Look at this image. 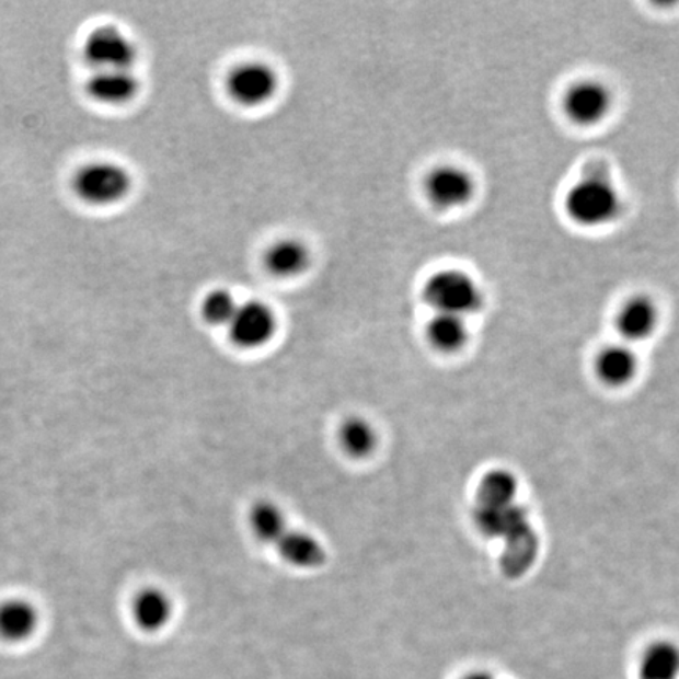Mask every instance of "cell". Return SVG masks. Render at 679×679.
<instances>
[{
  "mask_svg": "<svg viewBox=\"0 0 679 679\" xmlns=\"http://www.w3.org/2000/svg\"><path fill=\"white\" fill-rule=\"evenodd\" d=\"M565 211L583 229H602L623 215V197L605 168H590L566 193Z\"/></svg>",
  "mask_w": 679,
  "mask_h": 679,
  "instance_id": "obj_1",
  "label": "cell"
},
{
  "mask_svg": "<svg viewBox=\"0 0 679 679\" xmlns=\"http://www.w3.org/2000/svg\"><path fill=\"white\" fill-rule=\"evenodd\" d=\"M425 302L435 313L469 320L485 306V292L479 280L457 267L437 271L424 287Z\"/></svg>",
  "mask_w": 679,
  "mask_h": 679,
  "instance_id": "obj_2",
  "label": "cell"
},
{
  "mask_svg": "<svg viewBox=\"0 0 679 679\" xmlns=\"http://www.w3.org/2000/svg\"><path fill=\"white\" fill-rule=\"evenodd\" d=\"M133 180L128 170L115 162H90L74 173L73 191L92 207H111L128 197Z\"/></svg>",
  "mask_w": 679,
  "mask_h": 679,
  "instance_id": "obj_3",
  "label": "cell"
},
{
  "mask_svg": "<svg viewBox=\"0 0 679 679\" xmlns=\"http://www.w3.org/2000/svg\"><path fill=\"white\" fill-rule=\"evenodd\" d=\"M613 106L612 90L598 79H583L565 90L562 110L574 125L590 128L605 122Z\"/></svg>",
  "mask_w": 679,
  "mask_h": 679,
  "instance_id": "obj_4",
  "label": "cell"
},
{
  "mask_svg": "<svg viewBox=\"0 0 679 679\" xmlns=\"http://www.w3.org/2000/svg\"><path fill=\"white\" fill-rule=\"evenodd\" d=\"M425 193L433 207L454 211L471 204L476 183L472 173L460 165H439L426 176Z\"/></svg>",
  "mask_w": 679,
  "mask_h": 679,
  "instance_id": "obj_5",
  "label": "cell"
},
{
  "mask_svg": "<svg viewBox=\"0 0 679 679\" xmlns=\"http://www.w3.org/2000/svg\"><path fill=\"white\" fill-rule=\"evenodd\" d=\"M87 64L100 70H131L137 49L131 39L114 25L97 27L85 38L82 48Z\"/></svg>",
  "mask_w": 679,
  "mask_h": 679,
  "instance_id": "obj_6",
  "label": "cell"
},
{
  "mask_svg": "<svg viewBox=\"0 0 679 679\" xmlns=\"http://www.w3.org/2000/svg\"><path fill=\"white\" fill-rule=\"evenodd\" d=\"M279 78L273 68L265 64H245L238 67L229 79L231 96L245 106L266 103L277 92Z\"/></svg>",
  "mask_w": 679,
  "mask_h": 679,
  "instance_id": "obj_7",
  "label": "cell"
},
{
  "mask_svg": "<svg viewBox=\"0 0 679 679\" xmlns=\"http://www.w3.org/2000/svg\"><path fill=\"white\" fill-rule=\"evenodd\" d=\"M231 338L244 348L265 345L276 331V318L266 303L249 301L238 307L229 324Z\"/></svg>",
  "mask_w": 679,
  "mask_h": 679,
  "instance_id": "obj_8",
  "label": "cell"
},
{
  "mask_svg": "<svg viewBox=\"0 0 679 679\" xmlns=\"http://www.w3.org/2000/svg\"><path fill=\"white\" fill-rule=\"evenodd\" d=\"M659 309L648 296H632L620 307L615 327L624 343L646 342L659 326Z\"/></svg>",
  "mask_w": 679,
  "mask_h": 679,
  "instance_id": "obj_9",
  "label": "cell"
},
{
  "mask_svg": "<svg viewBox=\"0 0 679 679\" xmlns=\"http://www.w3.org/2000/svg\"><path fill=\"white\" fill-rule=\"evenodd\" d=\"M638 357L628 343L606 346L595 359V373L607 388H624L634 381Z\"/></svg>",
  "mask_w": 679,
  "mask_h": 679,
  "instance_id": "obj_10",
  "label": "cell"
},
{
  "mask_svg": "<svg viewBox=\"0 0 679 679\" xmlns=\"http://www.w3.org/2000/svg\"><path fill=\"white\" fill-rule=\"evenodd\" d=\"M139 79L131 70H100L87 81V93L96 103L122 106L139 93Z\"/></svg>",
  "mask_w": 679,
  "mask_h": 679,
  "instance_id": "obj_11",
  "label": "cell"
},
{
  "mask_svg": "<svg viewBox=\"0 0 679 679\" xmlns=\"http://www.w3.org/2000/svg\"><path fill=\"white\" fill-rule=\"evenodd\" d=\"M38 610L21 598L7 599L0 605V638L10 643L27 641L38 628Z\"/></svg>",
  "mask_w": 679,
  "mask_h": 679,
  "instance_id": "obj_12",
  "label": "cell"
},
{
  "mask_svg": "<svg viewBox=\"0 0 679 679\" xmlns=\"http://www.w3.org/2000/svg\"><path fill=\"white\" fill-rule=\"evenodd\" d=\"M426 335L437 352L454 354L468 345L471 331L465 318L435 313L426 326Z\"/></svg>",
  "mask_w": 679,
  "mask_h": 679,
  "instance_id": "obj_13",
  "label": "cell"
},
{
  "mask_svg": "<svg viewBox=\"0 0 679 679\" xmlns=\"http://www.w3.org/2000/svg\"><path fill=\"white\" fill-rule=\"evenodd\" d=\"M638 679H679V645L656 641L646 646L638 663Z\"/></svg>",
  "mask_w": 679,
  "mask_h": 679,
  "instance_id": "obj_14",
  "label": "cell"
},
{
  "mask_svg": "<svg viewBox=\"0 0 679 679\" xmlns=\"http://www.w3.org/2000/svg\"><path fill=\"white\" fill-rule=\"evenodd\" d=\"M134 619L142 630L158 631L168 624L172 606L168 596L157 588H148L137 595L133 606Z\"/></svg>",
  "mask_w": 679,
  "mask_h": 679,
  "instance_id": "obj_15",
  "label": "cell"
},
{
  "mask_svg": "<svg viewBox=\"0 0 679 679\" xmlns=\"http://www.w3.org/2000/svg\"><path fill=\"white\" fill-rule=\"evenodd\" d=\"M519 497V480L507 469H494L480 480L476 487V504H507Z\"/></svg>",
  "mask_w": 679,
  "mask_h": 679,
  "instance_id": "obj_16",
  "label": "cell"
},
{
  "mask_svg": "<svg viewBox=\"0 0 679 679\" xmlns=\"http://www.w3.org/2000/svg\"><path fill=\"white\" fill-rule=\"evenodd\" d=\"M309 265V251L299 241H280L269 249L266 266L279 277H292L301 274Z\"/></svg>",
  "mask_w": 679,
  "mask_h": 679,
  "instance_id": "obj_17",
  "label": "cell"
},
{
  "mask_svg": "<svg viewBox=\"0 0 679 679\" xmlns=\"http://www.w3.org/2000/svg\"><path fill=\"white\" fill-rule=\"evenodd\" d=\"M281 557L301 568H315L324 562V551L315 538L307 533L287 532L279 543Z\"/></svg>",
  "mask_w": 679,
  "mask_h": 679,
  "instance_id": "obj_18",
  "label": "cell"
},
{
  "mask_svg": "<svg viewBox=\"0 0 679 679\" xmlns=\"http://www.w3.org/2000/svg\"><path fill=\"white\" fill-rule=\"evenodd\" d=\"M251 522L256 537L265 543L277 544L287 533L284 513L271 502L255 505L252 509Z\"/></svg>",
  "mask_w": 679,
  "mask_h": 679,
  "instance_id": "obj_19",
  "label": "cell"
},
{
  "mask_svg": "<svg viewBox=\"0 0 679 679\" xmlns=\"http://www.w3.org/2000/svg\"><path fill=\"white\" fill-rule=\"evenodd\" d=\"M340 442L353 457H365L377 446V433L362 418H349L340 429Z\"/></svg>",
  "mask_w": 679,
  "mask_h": 679,
  "instance_id": "obj_20",
  "label": "cell"
},
{
  "mask_svg": "<svg viewBox=\"0 0 679 679\" xmlns=\"http://www.w3.org/2000/svg\"><path fill=\"white\" fill-rule=\"evenodd\" d=\"M238 307H240V303L234 301L233 296L229 291H212L205 299L204 317L207 318L208 323L215 324V326H223V324L229 326L234 313H237Z\"/></svg>",
  "mask_w": 679,
  "mask_h": 679,
  "instance_id": "obj_21",
  "label": "cell"
},
{
  "mask_svg": "<svg viewBox=\"0 0 679 679\" xmlns=\"http://www.w3.org/2000/svg\"><path fill=\"white\" fill-rule=\"evenodd\" d=\"M462 679H496L493 675L486 674V671H473V674L465 675Z\"/></svg>",
  "mask_w": 679,
  "mask_h": 679,
  "instance_id": "obj_22",
  "label": "cell"
}]
</instances>
